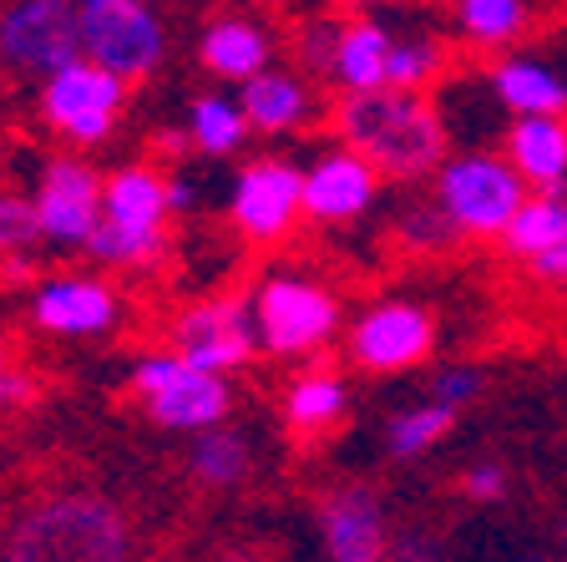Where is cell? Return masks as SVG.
<instances>
[{
    "label": "cell",
    "mask_w": 567,
    "mask_h": 562,
    "mask_svg": "<svg viewBox=\"0 0 567 562\" xmlns=\"http://www.w3.org/2000/svg\"><path fill=\"white\" fill-rule=\"evenodd\" d=\"M173 248V208H167V167L122 163L102 177V223H96L86 258L102 274L157 269Z\"/></svg>",
    "instance_id": "3957f363"
},
{
    "label": "cell",
    "mask_w": 567,
    "mask_h": 562,
    "mask_svg": "<svg viewBox=\"0 0 567 562\" xmlns=\"http://www.w3.org/2000/svg\"><path fill=\"white\" fill-rule=\"evenodd\" d=\"M486 562H563V558H547V552H507V558H486Z\"/></svg>",
    "instance_id": "74e56055"
},
{
    "label": "cell",
    "mask_w": 567,
    "mask_h": 562,
    "mask_svg": "<svg viewBox=\"0 0 567 562\" xmlns=\"http://www.w3.org/2000/svg\"><path fill=\"white\" fill-rule=\"evenodd\" d=\"M224 218L248 248H279L305 223V167L289 153L244 157L228 177Z\"/></svg>",
    "instance_id": "ba28073f"
},
{
    "label": "cell",
    "mask_w": 567,
    "mask_h": 562,
    "mask_svg": "<svg viewBox=\"0 0 567 562\" xmlns=\"http://www.w3.org/2000/svg\"><path fill=\"white\" fill-rule=\"evenodd\" d=\"M82 57L76 0H6L0 6V71L16 82H47Z\"/></svg>",
    "instance_id": "4fadbf2b"
},
{
    "label": "cell",
    "mask_w": 567,
    "mask_h": 562,
    "mask_svg": "<svg viewBox=\"0 0 567 562\" xmlns=\"http://www.w3.org/2000/svg\"><path fill=\"white\" fill-rule=\"evenodd\" d=\"M102 177L86 153H47L35 167L31 183V203H35V223H41V248L56 258H82L92 244L96 223H102Z\"/></svg>",
    "instance_id": "30bf717a"
},
{
    "label": "cell",
    "mask_w": 567,
    "mask_h": 562,
    "mask_svg": "<svg viewBox=\"0 0 567 562\" xmlns=\"http://www.w3.org/2000/svg\"><path fill=\"white\" fill-rule=\"evenodd\" d=\"M486 86L507 117H567V67L517 47L486 61Z\"/></svg>",
    "instance_id": "e0dca14e"
},
{
    "label": "cell",
    "mask_w": 567,
    "mask_h": 562,
    "mask_svg": "<svg viewBox=\"0 0 567 562\" xmlns=\"http://www.w3.org/2000/svg\"><path fill=\"white\" fill-rule=\"evenodd\" d=\"M0 112H6V86H0Z\"/></svg>",
    "instance_id": "60d3db41"
},
{
    "label": "cell",
    "mask_w": 567,
    "mask_h": 562,
    "mask_svg": "<svg viewBox=\"0 0 567 562\" xmlns=\"http://www.w3.org/2000/svg\"><path fill=\"white\" fill-rule=\"evenodd\" d=\"M238 106H244L254 137H295V132H305L319 117L315 82L299 67H289V61L284 67L274 61L259 76L238 82Z\"/></svg>",
    "instance_id": "ac0fdd59"
},
{
    "label": "cell",
    "mask_w": 567,
    "mask_h": 562,
    "mask_svg": "<svg viewBox=\"0 0 567 562\" xmlns=\"http://www.w3.org/2000/svg\"><path fill=\"white\" fill-rule=\"evenodd\" d=\"M35 400V380L16 365V355L0 345V410H21Z\"/></svg>",
    "instance_id": "e575fe53"
},
{
    "label": "cell",
    "mask_w": 567,
    "mask_h": 562,
    "mask_svg": "<svg viewBox=\"0 0 567 562\" xmlns=\"http://www.w3.org/2000/svg\"><path fill=\"white\" fill-rule=\"evenodd\" d=\"M557 542H563V562H567V512H563V528H557Z\"/></svg>",
    "instance_id": "ab89813d"
},
{
    "label": "cell",
    "mask_w": 567,
    "mask_h": 562,
    "mask_svg": "<svg viewBox=\"0 0 567 562\" xmlns=\"http://www.w3.org/2000/svg\"><path fill=\"white\" fill-rule=\"evenodd\" d=\"M167 345L177 355H188L193 365H203V370H244L259 355V329H254L248 294H208V299L183 305L167 325Z\"/></svg>",
    "instance_id": "5bb4252c"
},
{
    "label": "cell",
    "mask_w": 567,
    "mask_h": 562,
    "mask_svg": "<svg viewBox=\"0 0 567 562\" xmlns=\"http://www.w3.org/2000/svg\"><path fill=\"white\" fill-rule=\"evenodd\" d=\"M486 396V370L472 360H451L441 365L436 375H431V400H441V406H451L461 416L466 406H476V400Z\"/></svg>",
    "instance_id": "1f68e13d"
},
{
    "label": "cell",
    "mask_w": 567,
    "mask_h": 562,
    "mask_svg": "<svg viewBox=\"0 0 567 562\" xmlns=\"http://www.w3.org/2000/svg\"><path fill=\"white\" fill-rule=\"evenodd\" d=\"M496 147L527 187H567V117H507Z\"/></svg>",
    "instance_id": "603a6c76"
},
{
    "label": "cell",
    "mask_w": 567,
    "mask_h": 562,
    "mask_svg": "<svg viewBox=\"0 0 567 562\" xmlns=\"http://www.w3.org/2000/svg\"><path fill=\"white\" fill-rule=\"evenodd\" d=\"M390 562H451L446 538L431 528H405L390 542Z\"/></svg>",
    "instance_id": "836d02e7"
},
{
    "label": "cell",
    "mask_w": 567,
    "mask_h": 562,
    "mask_svg": "<svg viewBox=\"0 0 567 562\" xmlns=\"http://www.w3.org/2000/svg\"><path fill=\"white\" fill-rule=\"evenodd\" d=\"M127 390L147 410V421L173 436H198L208 426H224L234 416V380L218 370H203L173 345L132 355Z\"/></svg>",
    "instance_id": "8992f818"
},
{
    "label": "cell",
    "mask_w": 567,
    "mask_h": 562,
    "mask_svg": "<svg viewBox=\"0 0 567 562\" xmlns=\"http://www.w3.org/2000/svg\"><path fill=\"white\" fill-rule=\"evenodd\" d=\"M395 244L405 248V254H446V248L461 244L456 223L446 218V208H441L431 193H421V198H405L401 208H395Z\"/></svg>",
    "instance_id": "f1b7e54d"
},
{
    "label": "cell",
    "mask_w": 567,
    "mask_h": 562,
    "mask_svg": "<svg viewBox=\"0 0 567 562\" xmlns=\"http://www.w3.org/2000/svg\"><path fill=\"white\" fill-rule=\"evenodd\" d=\"M390 41H395V21L380 11H354L344 16V35L334 51L330 86L334 92H375L390 82Z\"/></svg>",
    "instance_id": "7402d4cb"
},
{
    "label": "cell",
    "mask_w": 567,
    "mask_h": 562,
    "mask_svg": "<svg viewBox=\"0 0 567 562\" xmlns=\"http://www.w3.org/2000/svg\"><path fill=\"white\" fill-rule=\"evenodd\" d=\"M340 35H344V16H330V11L305 16V21L289 31V67H299L309 82H330Z\"/></svg>",
    "instance_id": "f546056e"
},
{
    "label": "cell",
    "mask_w": 567,
    "mask_h": 562,
    "mask_svg": "<svg viewBox=\"0 0 567 562\" xmlns=\"http://www.w3.org/2000/svg\"><path fill=\"white\" fill-rule=\"evenodd\" d=\"M567 244V187H532L517 218L507 223V234L496 238V248L517 264H537L543 254Z\"/></svg>",
    "instance_id": "d4e9b609"
},
{
    "label": "cell",
    "mask_w": 567,
    "mask_h": 562,
    "mask_svg": "<svg viewBox=\"0 0 567 562\" xmlns=\"http://www.w3.org/2000/svg\"><path fill=\"white\" fill-rule=\"evenodd\" d=\"M425 193L446 208V218L456 223L461 238H502L507 223L517 218V208L527 203V177L507 163L502 147H451L441 157V167L431 173Z\"/></svg>",
    "instance_id": "5b68a950"
},
{
    "label": "cell",
    "mask_w": 567,
    "mask_h": 562,
    "mask_svg": "<svg viewBox=\"0 0 567 562\" xmlns=\"http://www.w3.org/2000/svg\"><path fill=\"white\" fill-rule=\"evenodd\" d=\"M354 11H385V6H401V0H350Z\"/></svg>",
    "instance_id": "f35d334b"
},
{
    "label": "cell",
    "mask_w": 567,
    "mask_h": 562,
    "mask_svg": "<svg viewBox=\"0 0 567 562\" xmlns=\"http://www.w3.org/2000/svg\"><path fill=\"white\" fill-rule=\"evenodd\" d=\"M451 71V41L446 31H431V25H395V41H390V82L401 92H431Z\"/></svg>",
    "instance_id": "4316f807"
},
{
    "label": "cell",
    "mask_w": 567,
    "mask_h": 562,
    "mask_svg": "<svg viewBox=\"0 0 567 562\" xmlns=\"http://www.w3.org/2000/svg\"><path fill=\"white\" fill-rule=\"evenodd\" d=\"M25 319L47 340H106L127 319V299L102 269H56L41 274L25 299Z\"/></svg>",
    "instance_id": "8fae6325"
},
{
    "label": "cell",
    "mask_w": 567,
    "mask_h": 562,
    "mask_svg": "<svg viewBox=\"0 0 567 562\" xmlns=\"http://www.w3.org/2000/svg\"><path fill=\"white\" fill-rule=\"evenodd\" d=\"M456 492L466 497L472 507H496V502H507V492H512V477H507V467L502 461H472V467H461V477H456Z\"/></svg>",
    "instance_id": "d6a6232c"
},
{
    "label": "cell",
    "mask_w": 567,
    "mask_h": 562,
    "mask_svg": "<svg viewBox=\"0 0 567 562\" xmlns=\"http://www.w3.org/2000/svg\"><path fill=\"white\" fill-rule=\"evenodd\" d=\"M0 562H137V528L117 497L51 487L0 522Z\"/></svg>",
    "instance_id": "6da1fadb"
},
{
    "label": "cell",
    "mask_w": 567,
    "mask_h": 562,
    "mask_svg": "<svg viewBox=\"0 0 567 562\" xmlns=\"http://www.w3.org/2000/svg\"><path fill=\"white\" fill-rule=\"evenodd\" d=\"M547 16V0H451V31L476 57L527 47Z\"/></svg>",
    "instance_id": "d6986e66"
},
{
    "label": "cell",
    "mask_w": 567,
    "mask_h": 562,
    "mask_svg": "<svg viewBox=\"0 0 567 562\" xmlns=\"http://www.w3.org/2000/svg\"><path fill=\"white\" fill-rule=\"evenodd\" d=\"M456 426V410L441 406V400H421V406H405L385 421V457L390 461H421L431 457L441 441Z\"/></svg>",
    "instance_id": "83f0119b"
},
{
    "label": "cell",
    "mask_w": 567,
    "mask_h": 562,
    "mask_svg": "<svg viewBox=\"0 0 567 562\" xmlns=\"http://www.w3.org/2000/svg\"><path fill=\"white\" fill-rule=\"evenodd\" d=\"M344 355L365 375H405L436 355V309L421 299H375L344 319Z\"/></svg>",
    "instance_id": "7c38bea8"
},
{
    "label": "cell",
    "mask_w": 567,
    "mask_h": 562,
    "mask_svg": "<svg viewBox=\"0 0 567 562\" xmlns=\"http://www.w3.org/2000/svg\"><path fill=\"white\" fill-rule=\"evenodd\" d=\"M82 57L122 76L127 86L153 82L167 61V21L153 0H76Z\"/></svg>",
    "instance_id": "9c48e42d"
},
{
    "label": "cell",
    "mask_w": 567,
    "mask_h": 562,
    "mask_svg": "<svg viewBox=\"0 0 567 562\" xmlns=\"http://www.w3.org/2000/svg\"><path fill=\"white\" fill-rule=\"evenodd\" d=\"M527 269H532V279L543 284V289L567 294V244H563V248H553V254H543L537 264H527Z\"/></svg>",
    "instance_id": "8d00e7d4"
},
{
    "label": "cell",
    "mask_w": 567,
    "mask_h": 562,
    "mask_svg": "<svg viewBox=\"0 0 567 562\" xmlns=\"http://www.w3.org/2000/svg\"><path fill=\"white\" fill-rule=\"evenodd\" d=\"M127 96L132 86L122 76L76 57L56 76L35 82V122L71 153H96L117 137L122 117H127Z\"/></svg>",
    "instance_id": "52a82bcc"
},
{
    "label": "cell",
    "mask_w": 567,
    "mask_h": 562,
    "mask_svg": "<svg viewBox=\"0 0 567 562\" xmlns=\"http://www.w3.org/2000/svg\"><path fill=\"white\" fill-rule=\"evenodd\" d=\"M299 167H305V223H319V228H350V223L370 218L385 193V177L375 173V163H365L344 142L315 147Z\"/></svg>",
    "instance_id": "9a60e30c"
},
{
    "label": "cell",
    "mask_w": 567,
    "mask_h": 562,
    "mask_svg": "<svg viewBox=\"0 0 567 562\" xmlns=\"http://www.w3.org/2000/svg\"><path fill=\"white\" fill-rule=\"evenodd\" d=\"M334 142L375 163L385 183H431L441 157L451 153V132L441 122V106L431 92H401V86H375V92H344L330 106Z\"/></svg>",
    "instance_id": "7a4b0ae2"
},
{
    "label": "cell",
    "mask_w": 567,
    "mask_h": 562,
    "mask_svg": "<svg viewBox=\"0 0 567 562\" xmlns=\"http://www.w3.org/2000/svg\"><path fill=\"white\" fill-rule=\"evenodd\" d=\"M188 477L203 492H238L254 467H259V451H254V436L238 431V426H208V431L188 436Z\"/></svg>",
    "instance_id": "cb8c5ba5"
},
{
    "label": "cell",
    "mask_w": 567,
    "mask_h": 562,
    "mask_svg": "<svg viewBox=\"0 0 567 562\" xmlns=\"http://www.w3.org/2000/svg\"><path fill=\"white\" fill-rule=\"evenodd\" d=\"M354 410V396H350V380L340 370H324V365H309L299 370L289 386H284V400H279V416L284 426L299 436V441H324L334 436Z\"/></svg>",
    "instance_id": "44dd1931"
},
{
    "label": "cell",
    "mask_w": 567,
    "mask_h": 562,
    "mask_svg": "<svg viewBox=\"0 0 567 562\" xmlns=\"http://www.w3.org/2000/svg\"><path fill=\"white\" fill-rule=\"evenodd\" d=\"M183 127H188V142H193V157H238L244 153V142L254 137L248 132V117L238 96L228 92H198L183 112Z\"/></svg>",
    "instance_id": "484cf974"
},
{
    "label": "cell",
    "mask_w": 567,
    "mask_h": 562,
    "mask_svg": "<svg viewBox=\"0 0 567 562\" xmlns=\"http://www.w3.org/2000/svg\"><path fill=\"white\" fill-rule=\"evenodd\" d=\"M274 51H279V35L254 16H218L198 31V67L234 86L274 67Z\"/></svg>",
    "instance_id": "ffe728a7"
},
{
    "label": "cell",
    "mask_w": 567,
    "mask_h": 562,
    "mask_svg": "<svg viewBox=\"0 0 567 562\" xmlns=\"http://www.w3.org/2000/svg\"><path fill=\"white\" fill-rule=\"evenodd\" d=\"M259 355L274 360H315L344 335V299L309 269H264L248 289Z\"/></svg>",
    "instance_id": "277c9868"
},
{
    "label": "cell",
    "mask_w": 567,
    "mask_h": 562,
    "mask_svg": "<svg viewBox=\"0 0 567 562\" xmlns=\"http://www.w3.org/2000/svg\"><path fill=\"white\" fill-rule=\"evenodd\" d=\"M16 254H41V223H35L31 193L0 187V258Z\"/></svg>",
    "instance_id": "4dcf8cb0"
},
{
    "label": "cell",
    "mask_w": 567,
    "mask_h": 562,
    "mask_svg": "<svg viewBox=\"0 0 567 562\" xmlns=\"http://www.w3.org/2000/svg\"><path fill=\"white\" fill-rule=\"evenodd\" d=\"M167 208H173V218H183V213L198 208V177H193L183 163L167 167Z\"/></svg>",
    "instance_id": "d590c367"
},
{
    "label": "cell",
    "mask_w": 567,
    "mask_h": 562,
    "mask_svg": "<svg viewBox=\"0 0 567 562\" xmlns=\"http://www.w3.org/2000/svg\"><path fill=\"white\" fill-rule=\"evenodd\" d=\"M315 528H319L324 562H390V542H395L390 507L380 502V492L365 487V481L334 487L315 507Z\"/></svg>",
    "instance_id": "2e32d148"
}]
</instances>
